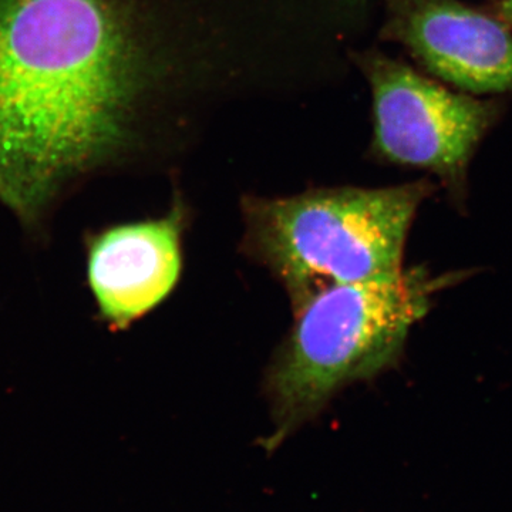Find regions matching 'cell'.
I'll list each match as a JSON object with an SVG mask.
<instances>
[{
	"label": "cell",
	"mask_w": 512,
	"mask_h": 512,
	"mask_svg": "<svg viewBox=\"0 0 512 512\" xmlns=\"http://www.w3.org/2000/svg\"><path fill=\"white\" fill-rule=\"evenodd\" d=\"M382 36L463 92H512V36L500 18L458 0H387Z\"/></svg>",
	"instance_id": "cell-5"
},
{
	"label": "cell",
	"mask_w": 512,
	"mask_h": 512,
	"mask_svg": "<svg viewBox=\"0 0 512 512\" xmlns=\"http://www.w3.org/2000/svg\"><path fill=\"white\" fill-rule=\"evenodd\" d=\"M460 278L417 266L390 278L335 286L293 311L292 328L265 373L274 420L268 446L315 419L350 384L396 365L434 296Z\"/></svg>",
	"instance_id": "cell-2"
},
{
	"label": "cell",
	"mask_w": 512,
	"mask_h": 512,
	"mask_svg": "<svg viewBox=\"0 0 512 512\" xmlns=\"http://www.w3.org/2000/svg\"><path fill=\"white\" fill-rule=\"evenodd\" d=\"M426 181L386 188H316L242 198L241 251L284 286L293 311L335 286L403 271L404 245Z\"/></svg>",
	"instance_id": "cell-3"
},
{
	"label": "cell",
	"mask_w": 512,
	"mask_h": 512,
	"mask_svg": "<svg viewBox=\"0 0 512 512\" xmlns=\"http://www.w3.org/2000/svg\"><path fill=\"white\" fill-rule=\"evenodd\" d=\"M268 57L262 0H0V198L35 217L79 175L173 157Z\"/></svg>",
	"instance_id": "cell-1"
},
{
	"label": "cell",
	"mask_w": 512,
	"mask_h": 512,
	"mask_svg": "<svg viewBox=\"0 0 512 512\" xmlns=\"http://www.w3.org/2000/svg\"><path fill=\"white\" fill-rule=\"evenodd\" d=\"M508 28L512 29V0H503L498 8V16Z\"/></svg>",
	"instance_id": "cell-7"
},
{
	"label": "cell",
	"mask_w": 512,
	"mask_h": 512,
	"mask_svg": "<svg viewBox=\"0 0 512 512\" xmlns=\"http://www.w3.org/2000/svg\"><path fill=\"white\" fill-rule=\"evenodd\" d=\"M352 57L372 90L377 156L424 168L461 187L474 151L497 119V106L451 92L377 50Z\"/></svg>",
	"instance_id": "cell-4"
},
{
	"label": "cell",
	"mask_w": 512,
	"mask_h": 512,
	"mask_svg": "<svg viewBox=\"0 0 512 512\" xmlns=\"http://www.w3.org/2000/svg\"><path fill=\"white\" fill-rule=\"evenodd\" d=\"M185 207L164 217L103 232L89 256V281L101 315L116 328L153 311L174 291L183 269Z\"/></svg>",
	"instance_id": "cell-6"
}]
</instances>
